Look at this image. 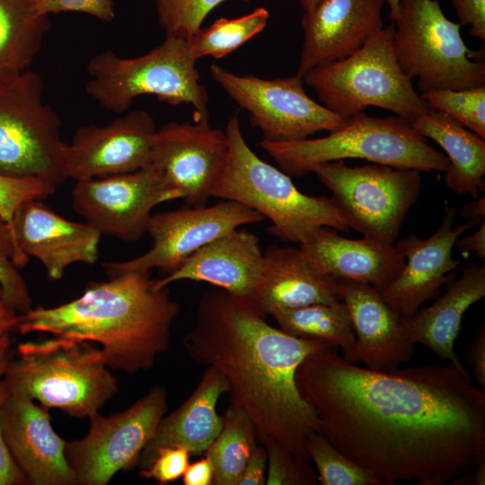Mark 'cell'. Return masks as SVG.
<instances>
[{
  "label": "cell",
  "mask_w": 485,
  "mask_h": 485,
  "mask_svg": "<svg viewBox=\"0 0 485 485\" xmlns=\"http://www.w3.org/2000/svg\"><path fill=\"white\" fill-rule=\"evenodd\" d=\"M340 281L308 259L300 247L270 245L263 251V271L253 300L267 315L313 304L340 302Z\"/></svg>",
  "instance_id": "25"
},
{
  "label": "cell",
  "mask_w": 485,
  "mask_h": 485,
  "mask_svg": "<svg viewBox=\"0 0 485 485\" xmlns=\"http://www.w3.org/2000/svg\"><path fill=\"white\" fill-rule=\"evenodd\" d=\"M268 455L266 485H316V471L309 460L285 449L271 438L261 441Z\"/></svg>",
  "instance_id": "37"
},
{
  "label": "cell",
  "mask_w": 485,
  "mask_h": 485,
  "mask_svg": "<svg viewBox=\"0 0 485 485\" xmlns=\"http://www.w3.org/2000/svg\"><path fill=\"white\" fill-rule=\"evenodd\" d=\"M36 9L44 15L63 12L84 13L101 22H111L115 17L113 0H36Z\"/></svg>",
  "instance_id": "41"
},
{
  "label": "cell",
  "mask_w": 485,
  "mask_h": 485,
  "mask_svg": "<svg viewBox=\"0 0 485 485\" xmlns=\"http://www.w3.org/2000/svg\"><path fill=\"white\" fill-rule=\"evenodd\" d=\"M401 0H385L389 6V18L392 21L398 13V7Z\"/></svg>",
  "instance_id": "50"
},
{
  "label": "cell",
  "mask_w": 485,
  "mask_h": 485,
  "mask_svg": "<svg viewBox=\"0 0 485 485\" xmlns=\"http://www.w3.org/2000/svg\"><path fill=\"white\" fill-rule=\"evenodd\" d=\"M393 25L340 61L308 71L304 82L322 104L347 120L375 106L412 122L430 108L401 71L392 48Z\"/></svg>",
  "instance_id": "8"
},
{
  "label": "cell",
  "mask_w": 485,
  "mask_h": 485,
  "mask_svg": "<svg viewBox=\"0 0 485 485\" xmlns=\"http://www.w3.org/2000/svg\"><path fill=\"white\" fill-rule=\"evenodd\" d=\"M304 13L311 11L321 0H298Z\"/></svg>",
  "instance_id": "51"
},
{
  "label": "cell",
  "mask_w": 485,
  "mask_h": 485,
  "mask_svg": "<svg viewBox=\"0 0 485 485\" xmlns=\"http://www.w3.org/2000/svg\"><path fill=\"white\" fill-rule=\"evenodd\" d=\"M295 378L321 433L384 485L455 484L485 461V392L451 363L375 371L326 346Z\"/></svg>",
  "instance_id": "1"
},
{
  "label": "cell",
  "mask_w": 485,
  "mask_h": 485,
  "mask_svg": "<svg viewBox=\"0 0 485 485\" xmlns=\"http://www.w3.org/2000/svg\"><path fill=\"white\" fill-rule=\"evenodd\" d=\"M19 313L6 302L0 288V338L16 330Z\"/></svg>",
  "instance_id": "47"
},
{
  "label": "cell",
  "mask_w": 485,
  "mask_h": 485,
  "mask_svg": "<svg viewBox=\"0 0 485 485\" xmlns=\"http://www.w3.org/2000/svg\"><path fill=\"white\" fill-rule=\"evenodd\" d=\"M183 485H211L214 481V469L209 458L205 455L189 463L182 477Z\"/></svg>",
  "instance_id": "45"
},
{
  "label": "cell",
  "mask_w": 485,
  "mask_h": 485,
  "mask_svg": "<svg viewBox=\"0 0 485 485\" xmlns=\"http://www.w3.org/2000/svg\"><path fill=\"white\" fill-rule=\"evenodd\" d=\"M75 181L74 210L101 235L126 242H136L146 234L154 207L178 199L149 164L131 172Z\"/></svg>",
  "instance_id": "15"
},
{
  "label": "cell",
  "mask_w": 485,
  "mask_h": 485,
  "mask_svg": "<svg viewBox=\"0 0 485 485\" xmlns=\"http://www.w3.org/2000/svg\"><path fill=\"white\" fill-rule=\"evenodd\" d=\"M165 37L187 40L196 34L206 17L225 0H153ZM248 3L251 0H241Z\"/></svg>",
  "instance_id": "36"
},
{
  "label": "cell",
  "mask_w": 485,
  "mask_h": 485,
  "mask_svg": "<svg viewBox=\"0 0 485 485\" xmlns=\"http://www.w3.org/2000/svg\"><path fill=\"white\" fill-rule=\"evenodd\" d=\"M180 313L167 287L158 288L149 270L128 271L90 282L77 298L53 307L19 313L16 331L47 332L100 347L109 368L146 371L170 347Z\"/></svg>",
  "instance_id": "3"
},
{
  "label": "cell",
  "mask_w": 485,
  "mask_h": 485,
  "mask_svg": "<svg viewBox=\"0 0 485 485\" xmlns=\"http://www.w3.org/2000/svg\"><path fill=\"white\" fill-rule=\"evenodd\" d=\"M48 410L8 392L0 418L4 445L28 484L75 485L65 454L66 441L52 428Z\"/></svg>",
  "instance_id": "19"
},
{
  "label": "cell",
  "mask_w": 485,
  "mask_h": 485,
  "mask_svg": "<svg viewBox=\"0 0 485 485\" xmlns=\"http://www.w3.org/2000/svg\"><path fill=\"white\" fill-rule=\"evenodd\" d=\"M269 19L264 7L233 19L219 18L186 40L190 54L196 61L206 56L224 57L261 32Z\"/></svg>",
  "instance_id": "32"
},
{
  "label": "cell",
  "mask_w": 485,
  "mask_h": 485,
  "mask_svg": "<svg viewBox=\"0 0 485 485\" xmlns=\"http://www.w3.org/2000/svg\"><path fill=\"white\" fill-rule=\"evenodd\" d=\"M299 247L330 277L366 284L379 291L398 277L405 263L404 253L395 243L369 236L345 238L331 227H322L310 242Z\"/></svg>",
  "instance_id": "24"
},
{
  "label": "cell",
  "mask_w": 485,
  "mask_h": 485,
  "mask_svg": "<svg viewBox=\"0 0 485 485\" xmlns=\"http://www.w3.org/2000/svg\"><path fill=\"white\" fill-rule=\"evenodd\" d=\"M349 228L395 243L403 220L417 202L420 172L373 163L351 167L344 160L313 166Z\"/></svg>",
  "instance_id": "11"
},
{
  "label": "cell",
  "mask_w": 485,
  "mask_h": 485,
  "mask_svg": "<svg viewBox=\"0 0 485 485\" xmlns=\"http://www.w3.org/2000/svg\"><path fill=\"white\" fill-rule=\"evenodd\" d=\"M263 271L259 237L240 228L202 246L177 269L156 279L158 288L181 280L209 283L231 294L253 298Z\"/></svg>",
  "instance_id": "23"
},
{
  "label": "cell",
  "mask_w": 485,
  "mask_h": 485,
  "mask_svg": "<svg viewBox=\"0 0 485 485\" xmlns=\"http://www.w3.org/2000/svg\"><path fill=\"white\" fill-rule=\"evenodd\" d=\"M458 23L469 26L471 35L485 40V0H451Z\"/></svg>",
  "instance_id": "42"
},
{
  "label": "cell",
  "mask_w": 485,
  "mask_h": 485,
  "mask_svg": "<svg viewBox=\"0 0 485 485\" xmlns=\"http://www.w3.org/2000/svg\"><path fill=\"white\" fill-rule=\"evenodd\" d=\"M485 296V265H466L457 279L446 283L445 292L431 305L404 317L410 340L422 344L441 359L467 371L454 352L465 312Z\"/></svg>",
  "instance_id": "27"
},
{
  "label": "cell",
  "mask_w": 485,
  "mask_h": 485,
  "mask_svg": "<svg viewBox=\"0 0 485 485\" xmlns=\"http://www.w3.org/2000/svg\"><path fill=\"white\" fill-rule=\"evenodd\" d=\"M268 455L263 445H257L242 471L238 485H263L266 482Z\"/></svg>",
  "instance_id": "44"
},
{
  "label": "cell",
  "mask_w": 485,
  "mask_h": 485,
  "mask_svg": "<svg viewBox=\"0 0 485 485\" xmlns=\"http://www.w3.org/2000/svg\"><path fill=\"white\" fill-rule=\"evenodd\" d=\"M473 473L468 472L462 476L455 484L457 485H484L485 484V461L474 467Z\"/></svg>",
  "instance_id": "49"
},
{
  "label": "cell",
  "mask_w": 485,
  "mask_h": 485,
  "mask_svg": "<svg viewBox=\"0 0 485 485\" xmlns=\"http://www.w3.org/2000/svg\"><path fill=\"white\" fill-rule=\"evenodd\" d=\"M10 357L4 383L44 408L90 419L113 398L119 384L96 344L54 336L20 343Z\"/></svg>",
  "instance_id": "5"
},
{
  "label": "cell",
  "mask_w": 485,
  "mask_h": 485,
  "mask_svg": "<svg viewBox=\"0 0 485 485\" xmlns=\"http://www.w3.org/2000/svg\"><path fill=\"white\" fill-rule=\"evenodd\" d=\"M457 207H446L442 224L428 238L410 234L395 243L407 260L398 277L380 293L401 316H411L424 302L438 297L441 287L454 278L461 261L453 259V247L475 225L471 221L454 225Z\"/></svg>",
  "instance_id": "18"
},
{
  "label": "cell",
  "mask_w": 485,
  "mask_h": 485,
  "mask_svg": "<svg viewBox=\"0 0 485 485\" xmlns=\"http://www.w3.org/2000/svg\"><path fill=\"white\" fill-rule=\"evenodd\" d=\"M267 317L253 298L207 291L198 302L183 347L194 362L222 375L230 404L248 415L260 442L271 438L309 460L305 442L321 432V421L295 377L306 356L328 345L291 336Z\"/></svg>",
  "instance_id": "2"
},
{
  "label": "cell",
  "mask_w": 485,
  "mask_h": 485,
  "mask_svg": "<svg viewBox=\"0 0 485 485\" xmlns=\"http://www.w3.org/2000/svg\"><path fill=\"white\" fill-rule=\"evenodd\" d=\"M432 110L446 113L485 139V86L436 90L420 95Z\"/></svg>",
  "instance_id": "34"
},
{
  "label": "cell",
  "mask_w": 485,
  "mask_h": 485,
  "mask_svg": "<svg viewBox=\"0 0 485 485\" xmlns=\"http://www.w3.org/2000/svg\"><path fill=\"white\" fill-rule=\"evenodd\" d=\"M258 439L256 428L248 415L230 404L223 416L219 435L205 452L213 465V484L238 485Z\"/></svg>",
  "instance_id": "31"
},
{
  "label": "cell",
  "mask_w": 485,
  "mask_h": 485,
  "mask_svg": "<svg viewBox=\"0 0 485 485\" xmlns=\"http://www.w3.org/2000/svg\"><path fill=\"white\" fill-rule=\"evenodd\" d=\"M224 393H227L224 377L207 366L186 401L161 419L139 456V470L147 468L162 447H182L190 455L205 453L223 427V416L217 413L216 406Z\"/></svg>",
  "instance_id": "26"
},
{
  "label": "cell",
  "mask_w": 485,
  "mask_h": 485,
  "mask_svg": "<svg viewBox=\"0 0 485 485\" xmlns=\"http://www.w3.org/2000/svg\"><path fill=\"white\" fill-rule=\"evenodd\" d=\"M411 124L422 137L435 141L445 152L449 161L446 187L459 196L479 198L478 191H484L485 139L446 113L432 109Z\"/></svg>",
  "instance_id": "28"
},
{
  "label": "cell",
  "mask_w": 485,
  "mask_h": 485,
  "mask_svg": "<svg viewBox=\"0 0 485 485\" xmlns=\"http://www.w3.org/2000/svg\"><path fill=\"white\" fill-rule=\"evenodd\" d=\"M13 232L19 250L38 260L53 281L73 264L93 265L99 259L101 234L87 223L64 218L40 199L19 206Z\"/></svg>",
  "instance_id": "21"
},
{
  "label": "cell",
  "mask_w": 485,
  "mask_h": 485,
  "mask_svg": "<svg viewBox=\"0 0 485 485\" xmlns=\"http://www.w3.org/2000/svg\"><path fill=\"white\" fill-rule=\"evenodd\" d=\"M212 79L250 115L251 125L265 140L288 142L306 139L320 131L331 132L347 120L314 101L304 89L303 77L263 79L236 75L210 66Z\"/></svg>",
  "instance_id": "13"
},
{
  "label": "cell",
  "mask_w": 485,
  "mask_h": 485,
  "mask_svg": "<svg viewBox=\"0 0 485 485\" xmlns=\"http://www.w3.org/2000/svg\"><path fill=\"white\" fill-rule=\"evenodd\" d=\"M260 146L289 176L302 177L313 166L350 158L419 172H445L447 157L431 146L411 122L398 116L375 117L364 111L329 135L297 141L262 139Z\"/></svg>",
  "instance_id": "6"
},
{
  "label": "cell",
  "mask_w": 485,
  "mask_h": 485,
  "mask_svg": "<svg viewBox=\"0 0 485 485\" xmlns=\"http://www.w3.org/2000/svg\"><path fill=\"white\" fill-rule=\"evenodd\" d=\"M265 218L251 208L223 199L211 206H185L152 214L146 234L152 247L134 259L103 264L108 278L128 271L160 269L170 273L187 258L217 237Z\"/></svg>",
  "instance_id": "14"
},
{
  "label": "cell",
  "mask_w": 485,
  "mask_h": 485,
  "mask_svg": "<svg viewBox=\"0 0 485 485\" xmlns=\"http://www.w3.org/2000/svg\"><path fill=\"white\" fill-rule=\"evenodd\" d=\"M229 146L225 131L208 120L166 123L157 128L146 164L187 206L207 205L226 164Z\"/></svg>",
  "instance_id": "16"
},
{
  "label": "cell",
  "mask_w": 485,
  "mask_h": 485,
  "mask_svg": "<svg viewBox=\"0 0 485 485\" xmlns=\"http://www.w3.org/2000/svg\"><path fill=\"white\" fill-rule=\"evenodd\" d=\"M454 245L463 253L474 252L478 259L485 258V222L473 234L459 236Z\"/></svg>",
  "instance_id": "46"
},
{
  "label": "cell",
  "mask_w": 485,
  "mask_h": 485,
  "mask_svg": "<svg viewBox=\"0 0 485 485\" xmlns=\"http://www.w3.org/2000/svg\"><path fill=\"white\" fill-rule=\"evenodd\" d=\"M225 132L229 153L213 197L256 211L270 221L268 231L286 242L306 243L322 227L349 229L331 198L303 193L289 175L251 150L242 133L238 112L228 119Z\"/></svg>",
  "instance_id": "4"
},
{
  "label": "cell",
  "mask_w": 485,
  "mask_h": 485,
  "mask_svg": "<svg viewBox=\"0 0 485 485\" xmlns=\"http://www.w3.org/2000/svg\"><path fill=\"white\" fill-rule=\"evenodd\" d=\"M28 260L19 250L11 226L0 216V288L6 302L18 313L31 308V297L20 273Z\"/></svg>",
  "instance_id": "35"
},
{
  "label": "cell",
  "mask_w": 485,
  "mask_h": 485,
  "mask_svg": "<svg viewBox=\"0 0 485 485\" xmlns=\"http://www.w3.org/2000/svg\"><path fill=\"white\" fill-rule=\"evenodd\" d=\"M385 0H321L302 18L304 39L297 75L340 61L383 28Z\"/></svg>",
  "instance_id": "20"
},
{
  "label": "cell",
  "mask_w": 485,
  "mask_h": 485,
  "mask_svg": "<svg viewBox=\"0 0 485 485\" xmlns=\"http://www.w3.org/2000/svg\"><path fill=\"white\" fill-rule=\"evenodd\" d=\"M86 71V93L110 111L123 113L136 98L152 94L170 105H190L195 121L209 119L208 94L184 40L165 37L131 58L103 50L88 61Z\"/></svg>",
  "instance_id": "7"
},
{
  "label": "cell",
  "mask_w": 485,
  "mask_h": 485,
  "mask_svg": "<svg viewBox=\"0 0 485 485\" xmlns=\"http://www.w3.org/2000/svg\"><path fill=\"white\" fill-rule=\"evenodd\" d=\"M157 130L154 118L135 110L107 125H87L67 144L66 179L75 181L131 172L146 165Z\"/></svg>",
  "instance_id": "17"
},
{
  "label": "cell",
  "mask_w": 485,
  "mask_h": 485,
  "mask_svg": "<svg viewBox=\"0 0 485 485\" xmlns=\"http://www.w3.org/2000/svg\"><path fill=\"white\" fill-rule=\"evenodd\" d=\"M471 374L476 383L485 388V328L479 327L465 353Z\"/></svg>",
  "instance_id": "43"
},
{
  "label": "cell",
  "mask_w": 485,
  "mask_h": 485,
  "mask_svg": "<svg viewBox=\"0 0 485 485\" xmlns=\"http://www.w3.org/2000/svg\"><path fill=\"white\" fill-rule=\"evenodd\" d=\"M270 316L286 333L341 348L346 357L355 344V331L346 304H313L274 312Z\"/></svg>",
  "instance_id": "30"
},
{
  "label": "cell",
  "mask_w": 485,
  "mask_h": 485,
  "mask_svg": "<svg viewBox=\"0 0 485 485\" xmlns=\"http://www.w3.org/2000/svg\"><path fill=\"white\" fill-rule=\"evenodd\" d=\"M463 217L472 222L474 225L485 222V198H477L465 203L461 208Z\"/></svg>",
  "instance_id": "48"
},
{
  "label": "cell",
  "mask_w": 485,
  "mask_h": 485,
  "mask_svg": "<svg viewBox=\"0 0 485 485\" xmlns=\"http://www.w3.org/2000/svg\"><path fill=\"white\" fill-rule=\"evenodd\" d=\"M10 334L0 338V418L3 404L8 395L4 375L10 360ZM28 481L13 461L3 439L0 421V485H23Z\"/></svg>",
  "instance_id": "40"
},
{
  "label": "cell",
  "mask_w": 485,
  "mask_h": 485,
  "mask_svg": "<svg viewBox=\"0 0 485 485\" xmlns=\"http://www.w3.org/2000/svg\"><path fill=\"white\" fill-rule=\"evenodd\" d=\"M50 26L36 0H0V81L31 68Z\"/></svg>",
  "instance_id": "29"
},
{
  "label": "cell",
  "mask_w": 485,
  "mask_h": 485,
  "mask_svg": "<svg viewBox=\"0 0 485 485\" xmlns=\"http://www.w3.org/2000/svg\"><path fill=\"white\" fill-rule=\"evenodd\" d=\"M190 454L182 447H162L146 468L139 470V476L152 479L160 485L169 484L181 479L190 463Z\"/></svg>",
  "instance_id": "39"
},
{
  "label": "cell",
  "mask_w": 485,
  "mask_h": 485,
  "mask_svg": "<svg viewBox=\"0 0 485 485\" xmlns=\"http://www.w3.org/2000/svg\"><path fill=\"white\" fill-rule=\"evenodd\" d=\"M41 76L31 68L0 81V174L66 180L67 144L61 120L43 100Z\"/></svg>",
  "instance_id": "10"
},
{
  "label": "cell",
  "mask_w": 485,
  "mask_h": 485,
  "mask_svg": "<svg viewBox=\"0 0 485 485\" xmlns=\"http://www.w3.org/2000/svg\"><path fill=\"white\" fill-rule=\"evenodd\" d=\"M340 295L356 337L345 360L382 372L397 369L410 360L414 344L405 331L404 317L384 300L379 290L366 284L340 281Z\"/></svg>",
  "instance_id": "22"
},
{
  "label": "cell",
  "mask_w": 485,
  "mask_h": 485,
  "mask_svg": "<svg viewBox=\"0 0 485 485\" xmlns=\"http://www.w3.org/2000/svg\"><path fill=\"white\" fill-rule=\"evenodd\" d=\"M392 48L403 74L422 94L485 86V63L467 48L461 25L437 0H401L392 20Z\"/></svg>",
  "instance_id": "9"
},
{
  "label": "cell",
  "mask_w": 485,
  "mask_h": 485,
  "mask_svg": "<svg viewBox=\"0 0 485 485\" xmlns=\"http://www.w3.org/2000/svg\"><path fill=\"white\" fill-rule=\"evenodd\" d=\"M166 409L167 392L156 385L119 412L91 417L87 434L66 445L75 485H106L119 472L137 466Z\"/></svg>",
  "instance_id": "12"
},
{
  "label": "cell",
  "mask_w": 485,
  "mask_h": 485,
  "mask_svg": "<svg viewBox=\"0 0 485 485\" xmlns=\"http://www.w3.org/2000/svg\"><path fill=\"white\" fill-rule=\"evenodd\" d=\"M56 189L57 185L47 180L0 174V216L13 231V216L20 205L29 200H42L53 195Z\"/></svg>",
  "instance_id": "38"
},
{
  "label": "cell",
  "mask_w": 485,
  "mask_h": 485,
  "mask_svg": "<svg viewBox=\"0 0 485 485\" xmlns=\"http://www.w3.org/2000/svg\"><path fill=\"white\" fill-rule=\"evenodd\" d=\"M305 449L315 465L319 484L384 485L370 471L340 452L321 432L307 437Z\"/></svg>",
  "instance_id": "33"
}]
</instances>
